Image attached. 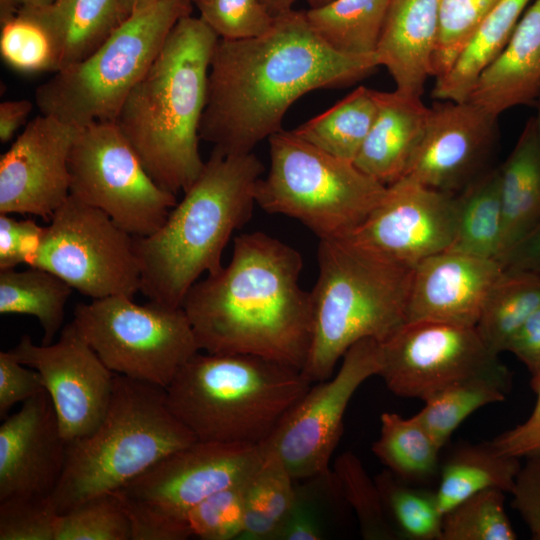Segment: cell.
I'll return each mask as SVG.
<instances>
[{"label": "cell", "mask_w": 540, "mask_h": 540, "mask_svg": "<svg viewBox=\"0 0 540 540\" xmlns=\"http://www.w3.org/2000/svg\"><path fill=\"white\" fill-rule=\"evenodd\" d=\"M379 65L376 54L336 52L310 27L305 12L275 17L264 34L219 38L210 63L200 139L226 155L253 152L282 130L289 107L318 89L351 85Z\"/></svg>", "instance_id": "1"}, {"label": "cell", "mask_w": 540, "mask_h": 540, "mask_svg": "<svg viewBox=\"0 0 540 540\" xmlns=\"http://www.w3.org/2000/svg\"><path fill=\"white\" fill-rule=\"evenodd\" d=\"M302 268V255L275 237H235L228 265L198 280L182 303L200 350L256 355L302 371L312 336Z\"/></svg>", "instance_id": "2"}, {"label": "cell", "mask_w": 540, "mask_h": 540, "mask_svg": "<svg viewBox=\"0 0 540 540\" xmlns=\"http://www.w3.org/2000/svg\"><path fill=\"white\" fill-rule=\"evenodd\" d=\"M218 39L200 17H181L115 120L149 175L175 195L205 164L199 129Z\"/></svg>", "instance_id": "3"}, {"label": "cell", "mask_w": 540, "mask_h": 540, "mask_svg": "<svg viewBox=\"0 0 540 540\" xmlns=\"http://www.w3.org/2000/svg\"><path fill=\"white\" fill-rule=\"evenodd\" d=\"M264 166L253 153L226 155L213 149L194 183L149 236L134 237L140 291L149 301L182 307L203 273H217L234 231L250 220Z\"/></svg>", "instance_id": "4"}, {"label": "cell", "mask_w": 540, "mask_h": 540, "mask_svg": "<svg viewBox=\"0 0 540 540\" xmlns=\"http://www.w3.org/2000/svg\"><path fill=\"white\" fill-rule=\"evenodd\" d=\"M317 261L312 336L302 369L312 383L330 378L358 341L381 343L406 323L414 269L347 237L320 239Z\"/></svg>", "instance_id": "5"}, {"label": "cell", "mask_w": 540, "mask_h": 540, "mask_svg": "<svg viewBox=\"0 0 540 540\" xmlns=\"http://www.w3.org/2000/svg\"><path fill=\"white\" fill-rule=\"evenodd\" d=\"M311 385L301 370L268 358L199 351L165 391L197 440L260 445Z\"/></svg>", "instance_id": "6"}, {"label": "cell", "mask_w": 540, "mask_h": 540, "mask_svg": "<svg viewBox=\"0 0 540 540\" xmlns=\"http://www.w3.org/2000/svg\"><path fill=\"white\" fill-rule=\"evenodd\" d=\"M196 440L170 410L164 388L116 374L100 424L67 443L52 503L60 514L88 498L115 492Z\"/></svg>", "instance_id": "7"}, {"label": "cell", "mask_w": 540, "mask_h": 540, "mask_svg": "<svg viewBox=\"0 0 540 540\" xmlns=\"http://www.w3.org/2000/svg\"><path fill=\"white\" fill-rule=\"evenodd\" d=\"M270 167L256 185V204L297 219L320 239L342 238L383 199L387 186L283 129L268 138Z\"/></svg>", "instance_id": "8"}, {"label": "cell", "mask_w": 540, "mask_h": 540, "mask_svg": "<svg viewBox=\"0 0 540 540\" xmlns=\"http://www.w3.org/2000/svg\"><path fill=\"white\" fill-rule=\"evenodd\" d=\"M190 10L188 0H160L133 12L92 54L38 86L40 112L78 127L115 122L174 25Z\"/></svg>", "instance_id": "9"}, {"label": "cell", "mask_w": 540, "mask_h": 540, "mask_svg": "<svg viewBox=\"0 0 540 540\" xmlns=\"http://www.w3.org/2000/svg\"><path fill=\"white\" fill-rule=\"evenodd\" d=\"M262 445L196 440L115 491L131 523L132 540H185L187 513L207 497L246 481Z\"/></svg>", "instance_id": "10"}, {"label": "cell", "mask_w": 540, "mask_h": 540, "mask_svg": "<svg viewBox=\"0 0 540 540\" xmlns=\"http://www.w3.org/2000/svg\"><path fill=\"white\" fill-rule=\"evenodd\" d=\"M72 322L112 372L164 389L201 351L182 307L110 296L76 305Z\"/></svg>", "instance_id": "11"}, {"label": "cell", "mask_w": 540, "mask_h": 540, "mask_svg": "<svg viewBox=\"0 0 540 540\" xmlns=\"http://www.w3.org/2000/svg\"><path fill=\"white\" fill-rule=\"evenodd\" d=\"M70 195L106 213L133 237L149 236L177 204L159 186L116 122L80 127L69 157Z\"/></svg>", "instance_id": "12"}, {"label": "cell", "mask_w": 540, "mask_h": 540, "mask_svg": "<svg viewBox=\"0 0 540 540\" xmlns=\"http://www.w3.org/2000/svg\"><path fill=\"white\" fill-rule=\"evenodd\" d=\"M49 222L28 266L57 275L91 299L140 291L134 237L106 213L69 195Z\"/></svg>", "instance_id": "13"}, {"label": "cell", "mask_w": 540, "mask_h": 540, "mask_svg": "<svg viewBox=\"0 0 540 540\" xmlns=\"http://www.w3.org/2000/svg\"><path fill=\"white\" fill-rule=\"evenodd\" d=\"M475 326L406 322L380 343V376L395 395L426 400L453 384L478 377H511Z\"/></svg>", "instance_id": "14"}, {"label": "cell", "mask_w": 540, "mask_h": 540, "mask_svg": "<svg viewBox=\"0 0 540 540\" xmlns=\"http://www.w3.org/2000/svg\"><path fill=\"white\" fill-rule=\"evenodd\" d=\"M380 365V342L370 338L358 341L344 354L338 371L312 383L263 442L296 481L329 472L347 406L362 383L378 375Z\"/></svg>", "instance_id": "15"}, {"label": "cell", "mask_w": 540, "mask_h": 540, "mask_svg": "<svg viewBox=\"0 0 540 540\" xmlns=\"http://www.w3.org/2000/svg\"><path fill=\"white\" fill-rule=\"evenodd\" d=\"M35 369L48 392L67 443L92 433L102 421L113 392L114 377L71 321L51 344H34L23 335L10 350Z\"/></svg>", "instance_id": "16"}, {"label": "cell", "mask_w": 540, "mask_h": 540, "mask_svg": "<svg viewBox=\"0 0 540 540\" xmlns=\"http://www.w3.org/2000/svg\"><path fill=\"white\" fill-rule=\"evenodd\" d=\"M457 197L403 176L387 186L381 202L348 236L350 240L414 268L451 246Z\"/></svg>", "instance_id": "17"}, {"label": "cell", "mask_w": 540, "mask_h": 540, "mask_svg": "<svg viewBox=\"0 0 540 540\" xmlns=\"http://www.w3.org/2000/svg\"><path fill=\"white\" fill-rule=\"evenodd\" d=\"M78 126L42 114L0 157V213L50 221L70 195L69 157Z\"/></svg>", "instance_id": "18"}, {"label": "cell", "mask_w": 540, "mask_h": 540, "mask_svg": "<svg viewBox=\"0 0 540 540\" xmlns=\"http://www.w3.org/2000/svg\"><path fill=\"white\" fill-rule=\"evenodd\" d=\"M66 454L67 442L44 389L0 426V501L50 497L62 477Z\"/></svg>", "instance_id": "19"}, {"label": "cell", "mask_w": 540, "mask_h": 540, "mask_svg": "<svg viewBox=\"0 0 540 540\" xmlns=\"http://www.w3.org/2000/svg\"><path fill=\"white\" fill-rule=\"evenodd\" d=\"M495 120L470 101L436 103L404 176L453 193L479 163Z\"/></svg>", "instance_id": "20"}, {"label": "cell", "mask_w": 540, "mask_h": 540, "mask_svg": "<svg viewBox=\"0 0 540 540\" xmlns=\"http://www.w3.org/2000/svg\"><path fill=\"white\" fill-rule=\"evenodd\" d=\"M504 271L496 259L443 251L413 269L406 322L476 326L486 298Z\"/></svg>", "instance_id": "21"}, {"label": "cell", "mask_w": 540, "mask_h": 540, "mask_svg": "<svg viewBox=\"0 0 540 540\" xmlns=\"http://www.w3.org/2000/svg\"><path fill=\"white\" fill-rule=\"evenodd\" d=\"M440 4L441 0L389 2L376 55L401 93L421 97L432 76Z\"/></svg>", "instance_id": "22"}, {"label": "cell", "mask_w": 540, "mask_h": 540, "mask_svg": "<svg viewBox=\"0 0 540 540\" xmlns=\"http://www.w3.org/2000/svg\"><path fill=\"white\" fill-rule=\"evenodd\" d=\"M540 96V0L524 12L508 43L479 75L467 101L494 118Z\"/></svg>", "instance_id": "23"}, {"label": "cell", "mask_w": 540, "mask_h": 540, "mask_svg": "<svg viewBox=\"0 0 540 540\" xmlns=\"http://www.w3.org/2000/svg\"><path fill=\"white\" fill-rule=\"evenodd\" d=\"M430 107L420 96L378 91V111L354 164L388 186L402 178L423 135Z\"/></svg>", "instance_id": "24"}, {"label": "cell", "mask_w": 540, "mask_h": 540, "mask_svg": "<svg viewBox=\"0 0 540 540\" xmlns=\"http://www.w3.org/2000/svg\"><path fill=\"white\" fill-rule=\"evenodd\" d=\"M17 14L47 34L54 73L88 57L125 20L119 0H54L42 7H20Z\"/></svg>", "instance_id": "25"}, {"label": "cell", "mask_w": 540, "mask_h": 540, "mask_svg": "<svg viewBox=\"0 0 540 540\" xmlns=\"http://www.w3.org/2000/svg\"><path fill=\"white\" fill-rule=\"evenodd\" d=\"M500 172L503 231L499 261L540 220V154L531 121Z\"/></svg>", "instance_id": "26"}, {"label": "cell", "mask_w": 540, "mask_h": 540, "mask_svg": "<svg viewBox=\"0 0 540 540\" xmlns=\"http://www.w3.org/2000/svg\"><path fill=\"white\" fill-rule=\"evenodd\" d=\"M520 459L497 451L489 441L456 447L440 465L435 490L442 515L468 497L486 490L510 493L520 469Z\"/></svg>", "instance_id": "27"}, {"label": "cell", "mask_w": 540, "mask_h": 540, "mask_svg": "<svg viewBox=\"0 0 540 540\" xmlns=\"http://www.w3.org/2000/svg\"><path fill=\"white\" fill-rule=\"evenodd\" d=\"M530 0H503L477 27L447 72L436 78L432 96L467 101L479 75L508 43Z\"/></svg>", "instance_id": "28"}, {"label": "cell", "mask_w": 540, "mask_h": 540, "mask_svg": "<svg viewBox=\"0 0 540 540\" xmlns=\"http://www.w3.org/2000/svg\"><path fill=\"white\" fill-rule=\"evenodd\" d=\"M390 0H332L309 8L306 19L316 35L336 52L376 54Z\"/></svg>", "instance_id": "29"}, {"label": "cell", "mask_w": 540, "mask_h": 540, "mask_svg": "<svg viewBox=\"0 0 540 540\" xmlns=\"http://www.w3.org/2000/svg\"><path fill=\"white\" fill-rule=\"evenodd\" d=\"M371 449L387 470L407 483L423 485L439 474L442 448L416 415L405 418L383 412L379 437Z\"/></svg>", "instance_id": "30"}, {"label": "cell", "mask_w": 540, "mask_h": 540, "mask_svg": "<svg viewBox=\"0 0 540 540\" xmlns=\"http://www.w3.org/2000/svg\"><path fill=\"white\" fill-rule=\"evenodd\" d=\"M72 290L63 279L40 267L0 269V314L37 318L43 332L41 344H51L63 328Z\"/></svg>", "instance_id": "31"}, {"label": "cell", "mask_w": 540, "mask_h": 540, "mask_svg": "<svg viewBox=\"0 0 540 540\" xmlns=\"http://www.w3.org/2000/svg\"><path fill=\"white\" fill-rule=\"evenodd\" d=\"M377 111L378 91L359 86L292 132L338 158L354 162Z\"/></svg>", "instance_id": "32"}, {"label": "cell", "mask_w": 540, "mask_h": 540, "mask_svg": "<svg viewBox=\"0 0 540 540\" xmlns=\"http://www.w3.org/2000/svg\"><path fill=\"white\" fill-rule=\"evenodd\" d=\"M456 197V233L446 251L499 261L503 231L500 172L488 173Z\"/></svg>", "instance_id": "33"}, {"label": "cell", "mask_w": 540, "mask_h": 540, "mask_svg": "<svg viewBox=\"0 0 540 540\" xmlns=\"http://www.w3.org/2000/svg\"><path fill=\"white\" fill-rule=\"evenodd\" d=\"M262 460L245 485L244 526L239 540H274L296 498V480L262 443Z\"/></svg>", "instance_id": "34"}, {"label": "cell", "mask_w": 540, "mask_h": 540, "mask_svg": "<svg viewBox=\"0 0 540 540\" xmlns=\"http://www.w3.org/2000/svg\"><path fill=\"white\" fill-rule=\"evenodd\" d=\"M540 305V274L505 270L490 290L476 329L495 354L508 345L527 318Z\"/></svg>", "instance_id": "35"}, {"label": "cell", "mask_w": 540, "mask_h": 540, "mask_svg": "<svg viewBox=\"0 0 540 540\" xmlns=\"http://www.w3.org/2000/svg\"><path fill=\"white\" fill-rule=\"evenodd\" d=\"M511 377H478L446 387L424 400L415 414L443 448L459 425L476 410L506 399Z\"/></svg>", "instance_id": "36"}, {"label": "cell", "mask_w": 540, "mask_h": 540, "mask_svg": "<svg viewBox=\"0 0 540 540\" xmlns=\"http://www.w3.org/2000/svg\"><path fill=\"white\" fill-rule=\"evenodd\" d=\"M374 480L399 539L440 540L443 515L435 490L402 481L387 469Z\"/></svg>", "instance_id": "37"}, {"label": "cell", "mask_w": 540, "mask_h": 540, "mask_svg": "<svg viewBox=\"0 0 540 540\" xmlns=\"http://www.w3.org/2000/svg\"><path fill=\"white\" fill-rule=\"evenodd\" d=\"M333 476L340 496L356 515L364 539L399 540L375 480L353 452L346 451L336 458Z\"/></svg>", "instance_id": "38"}, {"label": "cell", "mask_w": 540, "mask_h": 540, "mask_svg": "<svg viewBox=\"0 0 540 540\" xmlns=\"http://www.w3.org/2000/svg\"><path fill=\"white\" fill-rule=\"evenodd\" d=\"M505 492L480 491L443 515L440 540H515L505 509Z\"/></svg>", "instance_id": "39"}, {"label": "cell", "mask_w": 540, "mask_h": 540, "mask_svg": "<svg viewBox=\"0 0 540 540\" xmlns=\"http://www.w3.org/2000/svg\"><path fill=\"white\" fill-rule=\"evenodd\" d=\"M54 540H132L131 523L117 494L103 493L60 513Z\"/></svg>", "instance_id": "40"}, {"label": "cell", "mask_w": 540, "mask_h": 540, "mask_svg": "<svg viewBox=\"0 0 540 540\" xmlns=\"http://www.w3.org/2000/svg\"><path fill=\"white\" fill-rule=\"evenodd\" d=\"M503 0H441L439 29L432 56V76L452 66L481 22Z\"/></svg>", "instance_id": "41"}, {"label": "cell", "mask_w": 540, "mask_h": 540, "mask_svg": "<svg viewBox=\"0 0 540 540\" xmlns=\"http://www.w3.org/2000/svg\"><path fill=\"white\" fill-rule=\"evenodd\" d=\"M247 480L220 490L193 507L186 515L190 535L202 540L239 539L244 526Z\"/></svg>", "instance_id": "42"}, {"label": "cell", "mask_w": 540, "mask_h": 540, "mask_svg": "<svg viewBox=\"0 0 540 540\" xmlns=\"http://www.w3.org/2000/svg\"><path fill=\"white\" fill-rule=\"evenodd\" d=\"M200 18L218 35L228 40L249 39L267 32L273 16L262 0H193Z\"/></svg>", "instance_id": "43"}, {"label": "cell", "mask_w": 540, "mask_h": 540, "mask_svg": "<svg viewBox=\"0 0 540 540\" xmlns=\"http://www.w3.org/2000/svg\"><path fill=\"white\" fill-rule=\"evenodd\" d=\"M0 53L20 72H54V54L47 34L35 22L17 14L1 24Z\"/></svg>", "instance_id": "44"}, {"label": "cell", "mask_w": 540, "mask_h": 540, "mask_svg": "<svg viewBox=\"0 0 540 540\" xmlns=\"http://www.w3.org/2000/svg\"><path fill=\"white\" fill-rule=\"evenodd\" d=\"M59 513L51 496L0 501V540H54Z\"/></svg>", "instance_id": "45"}, {"label": "cell", "mask_w": 540, "mask_h": 540, "mask_svg": "<svg viewBox=\"0 0 540 540\" xmlns=\"http://www.w3.org/2000/svg\"><path fill=\"white\" fill-rule=\"evenodd\" d=\"M44 390L40 374L21 363L13 353L0 352V417L6 418L9 410Z\"/></svg>", "instance_id": "46"}, {"label": "cell", "mask_w": 540, "mask_h": 540, "mask_svg": "<svg viewBox=\"0 0 540 540\" xmlns=\"http://www.w3.org/2000/svg\"><path fill=\"white\" fill-rule=\"evenodd\" d=\"M510 494L531 538L540 540V454L525 458Z\"/></svg>", "instance_id": "47"}, {"label": "cell", "mask_w": 540, "mask_h": 540, "mask_svg": "<svg viewBox=\"0 0 540 540\" xmlns=\"http://www.w3.org/2000/svg\"><path fill=\"white\" fill-rule=\"evenodd\" d=\"M530 385L536 395L530 415L489 441L500 453L519 459L540 454V375L532 378Z\"/></svg>", "instance_id": "48"}, {"label": "cell", "mask_w": 540, "mask_h": 540, "mask_svg": "<svg viewBox=\"0 0 540 540\" xmlns=\"http://www.w3.org/2000/svg\"><path fill=\"white\" fill-rule=\"evenodd\" d=\"M324 531L307 488L296 486V498L281 522L274 540H321Z\"/></svg>", "instance_id": "49"}, {"label": "cell", "mask_w": 540, "mask_h": 540, "mask_svg": "<svg viewBox=\"0 0 540 540\" xmlns=\"http://www.w3.org/2000/svg\"><path fill=\"white\" fill-rule=\"evenodd\" d=\"M506 352L526 367L531 379L540 375V305L514 335Z\"/></svg>", "instance_id": "50"}, {"label": "cell", "mask_w": 540, "mask_h": 540, "mask_svg": "<svg viewBox=\"0 0 540 540\" xmlns=\"http://www.w3.org/2000/svg\"><path fill=\"white\" fill-rule=\"evenodd\" d=\"M505 270L540 274V220L506 255Z\"/></svg>", "instance_id": "51"}, {"label": "cell", "mask_w": 540, "mask_h": 540, "mask_svg": "<svg viewBox=\"0 0 540 540\" xmlns=\"http://www.w3.org/2000/svg\"><path fill=\"white\" fill-rule=\"evenodd\" d=\"M22 264L19 252L18 220L11 214L0 213V269Z\"/></svg>", "instance_id": "52"}, {"label": "cell", "mask_w": 540, "mask_h": 540, "mask_svg": "<svg viewBox=\"0 0 540 540\" xmlns=\"http://www.w3.org/2000/svg\"><path fill=\"white\" fill-rule=\"evenodd\" d=\"M33 103L27 99L7 100L0 104V140L6 143L12 139L15 132L21 127L30 112Z\"/></svg>", "instance_id": "53"}, {"label": "cell", "mask_w": 540, "mask_h": 540, "mask_svg": "<svg viewBox=\"0 0 540 540\" xmlns=\"http://www.w3.org/2000/svg\"><path fill=\"white\" fill-rule=\"evenodd\" d=\"M19 0H0V22L1 24L17 15L20 9Z\"/></svg>", "instance_id": "54"}, {"label": "cell", "mask_w": 540, "mask_h": 540, "mask_svg": "<svg viewBox=\"0 0 540 540\" xmlns=\"http://www.w3.org/2000/svg\"><path fill=\"white\" fill-rule=\"evenodd\" d=\"M295 1L296 0H262L273 16H278L292 10Z\"/></svg>", "instance_id": "55"}, {"label": "cell", "mask_w": 540, "mask_h": 540, "mask_svg": "<svg viewBox=\"0 0 540 540\" xmlns=\"http://www.w3.org/2000/svg\"><path fill=\"white\" fill-rule=\"evenodd\" d=\"M160 0H119V5L124 18L126 19L136 10L144 8Z\"/></svg>", "instance_id": "56"}, {"label": "cell", "mask_w": 540, "mask_h": 540, "mask_svg": "<svg viewBox=\"0 0 540 540\" xmlns=\"http://www.w3.org/2000/svg\"><path fill=\"white\" fill-rule=\"evenodd\" d=\"M20 7L37 8L50 4L54 0H19Z\"/></svg>", "instance_id": "57"}, {"label": "cell", "mask_w": 540, "mask_h": 540, "mask_svg": "<svg viewBox=\"0 0 540 540\" xmlns=\"http://www.w3.org/2000/svg\"><path fill=\"white\" fill-rule=\"evenodd\" d=\"M306 1L309 4L310 8H315V7L325 5L332 0H306Z\"/></svg>", "instance_id": "58"}, {"label": "cell", "mask_w": 540, "mask_h": 540, "mask_svg": "<svg viewBox=\"0 0 540 540\" xmlns=\"http://www.w3.org/2000/svg\"><path fill=\"white\" fill-rule=\"evenodd\" d=\"M535 123H536V133H537L538 148H539V154H540V107H539L538 118L535 121Z\"/></svg>", "instance_id": "59"}, {"label": "cell", "mask_w": 540, "mask_h": 540, "mask_svg": "<svg viewBox=\"0 0 540 540\" xmlns=\"http://www.w3.org/2000/svg\"><path fill=\"white\" fill-rule=\"evenodd\" d=\"M189 2H193V0H188Z\"/></svg>", "instance_id": "60"}]
</instances>
